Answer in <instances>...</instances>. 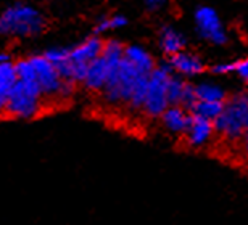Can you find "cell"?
Returning <instances> with one entry per match:
<instances>
[{
	"label": "cell",
	"mask_w": 248,
	"mask_h": 225,
	"mask_svg": "<svg viewBox=\"0 0 248 225\" xmlns=\"http://www.w3.org/2000/svg\"><path fill=\"white\" fill-rule=\"evenodd\" d=\"M46 18L31 5L15 3L8 7L0 16V32L3 36L32 37L44 32Z\"/></svg>",
	"instance_id": "6da1fadb"
},
{
	"label": "cell",
	"mask_w": 248,
	"mask_h": 225,
	"mask_svg": "<svg viewBox=\"0 0 248 225\" xmlns=\"http://www.w3.org/2000/svg\"><path fill=\"white\" fill-rule=\"evenodd\" d=\"M215 132L231 142L244 140L248 131V93H235L226 100L224 111L215 122Z\"/></svg>",
	"instance_id": "7a4b0ae2"
},
{
	"label": "cell",
	"mask_w": 248,
	"mask_h": 225,
	"mask_svg": "<svg viewBox=\"0 0 248 225\" xmlns=\"http://www.w3.org/2000/svg\"><path fill=\"white\" fill-rule=\"evenodd\" d=\"M44 103V97L37 81H19L8 95L7 103L2 106V114L15 119L36 118Z\"/></svg>",
	"instance_id": "3957f363"
},
{
	"label": "cell",
	"mask_w": 248,
	"mask_h": 225,
	"mask_svg": "<svg viewBox=\"0 0 248 225\" xmlns=\"http://www.w3.org/2000/svg\"><path fill=\"white\" fill-rule=\"evenodd\" d=\"M143 76H150V74L140 73L132 63H129L127 60L124 58L120 64V68H118L115 74L108 79L107 86L103 89V97L111 105H118V103L129 105L137 82L140 81Z\"/></svg>",
	"instance_id": "277c9868"
},
{
	"label": "cell",
	"mask_w": 248,
	"mask_h": 225,
	"mask_svg": "<svg viewBox=\"0 0 248 225\" xmlns=\"http://www.w3.org/2000/svg\"><path fill=\"white\" fill-rule=\"evenodd\" d=\"M174 76V69L171 68L170 61H165L153 69L148 81L147 100L143 105V113L150 118H161L163 113L170 108L168 103V86L171 77Z\"/></svg>",
	"instance_id": "5b68a950"
},
{
	"label": "cell",
	"mask_w": 248,
	"mask_h": 225,
	"mask_svg": "<svg viewBox=\"0 0 248 225\" xmlns=\"http://www.w3.org/2000/svg\"><path fill=\"white\" fill-rule=\"evenodd\" d=\"M29 60L36 69L37 84L41 87L44 100L66 98L73 93L74 84L63 81L55 64H52L44 55H34V57H29Z\"/></svg>",
	"instance_id": "8992f818"
},
{
	"label": "cell",
	"mask_w": 248,
	"mask_h": 225,
	"mask_svg": "<svg viewBox=\"0 0 248 225\" xmlns=\"http://www.w3.org/2000/svg\"><path fill=\"white\" fill-rule=\"evenodd\" d=\"M195 24L198 36L215 45H224L227 42L226 29L222 26L216 10L211 7H200L195 12Z\"/></svg>",
	"instance_id": "52a82bcc"
},
{
	"label": "cell",
	"mask_w": 248,
	"mask_h": 225,
	"mask_svg": "<svg viewBox=\"0 0 248 225\" xmlns=\"http://www.w3.org/2000/svg\"><path fill=\"white\" fill-rule=\"evenodd\" d=\"M103 48H105V42H103L98 36H93V37L86 39V41L76 45V47H71L69 58L76 63L91 64L95 61L97 58L102 57Z\"/></svg>",
	"instance_id": "ba28073f"
},
{
	"label": "cell",
	"mask_w": 248,
	"mask_h": 225,
	"mask_svg": "<svg viewBox=\"0 0 248 225\" xmlns=\"http://www.w3.org/2000/svg\"><path fill=\"white\" fill-rule=\"evenodd\" d=\"M213 134H216L215 124L205 118L193 116L192 114L190 127H188V131L186 132L187 143L190 145V147H193V148L205 147V145L210 142V138L213 137Z\"/></svg>",
	"instance_id": "9c48e42d"
},
{
	"label": "cell",
	"mask_w": 248,
	"mask_h": 225,
	"mask_svg": "<svg viewBox=\"0 0 248 225\" xmlns=\"http://www.w3.org/2000/svg\"><path fill=\"white\" fill-rule=\"evenodd\" d=\"M161 122L170 132L186 135L192 122V113H188L182 106H170L163 113Z\"/></svg>",
	"instance_id": "30bf717a"
},
{
	"label": "cell",
	"mask_w": 248,
	"mask_h": 225,
	"mask_svg": "<svg viewBox=\"0 0 248 225\" xmlns=\"http://www.w3.org/2000/svg\"><path fill=\"white\" fill-rule=\"evenodd\" d=\"M168 61L176 73H181L184 76H198L205 71V63L193 53L181 52L174 57H170Z\"/></svg>",
	"instance_id": "8fae6325"
},
{
	"label": "cell",
	"mask_w": 248,
	"mask_h": 225,
	"mask_svg": "<svg viewBox=\"0 0 248 225\" xmlns=\"http://www.w3.org/2000/svg\"><path fill=\"white\" fill-rule=\"evenodd\" d=\"M187 45V39L182 32L176 31L174 28L171 26H165L160 31V47L163 50V53L166 55L168 58L174 57V55L184 52Z\"/></svg>",
	"instance_id": "7c38bea8"
},
{
	"label": "cell",
	"mask_w": 248,
	"mask_h": 225,
	"mask_svg": "<svg viewBox=\"0 0 248 225\" xmlns=\"http://www.w3.org/2000/svg\"><path fill=\"white\" fill-rule=\"evenodd\" d=\"M124 58H126L129 63H132L134 66L143 74H152L153 69L156 68L152 55L148 53L145 48L139 47V45H129V47L124 48Z\"/></svg>",
	"instance_id": "4fadbf2b"
},
{
	"label": "cell",
	"mask_w": 248,
	"mask_h": 225,
	"mask_svg": "<svg viewBox=\"0 0 248 225\" xmlns=\"http://www.w3.org/2000/svg\"><path fill=\"white\" fill-rule=\"evenodd\" d=\"M18 82V74L15 61L0 63V106H3L8 100L10 92Z\"/></svg>",
	"instance_id": "5bb4252c"
},
{
	"label": "cell",
	"mask_w": 248,
	"mask_h": 225,
	"mask_svg": "<svg viewBox=\"0 0 248 225\" xmlns=\"http://www.w3.org/2000/svg\"><path fill=\"white\" fill-rule=\"evenodd\" d=\"M197 98L198 102H219L224 103L227 100V95L224 92V89L217 84L213 82H200L195 86Z\"/></svg>",
	"instance_id": "9a60e30c"
},
{
	"label": "cell",
	"mask_w": 248,
	"mask_h": 225,
	"mask_svg": "<svg viewBox=\"0 0 248 225\" xmlns=\"http://www.w3.org/2000/svg\"><path fill=\"white\" fill-rule=\"evenodd\" d=\"M224 103H219V102H197L195 106L192 108V114L193 116H200V118H205L208 121L215 122L217 118L221 116L222 111H224Z\"/></svg>",
	"instance_id": "2e32d148"
},
{
	"label": "cell",
	"mask_w": 248,
	"mask_h": 225,
	"mask_svg": "<svg viewBox=\"0 0 248 225\" xmlns=\"http://www.w3.org/2000/svg\"><path fill=\"white\" fill-rule=\"evenodd\" d=\"M148 81H150V76H143L140 81L137 82L131 102H129V105H127V106L131 109H134V111H139V109H142L143 111V105H145L147 92H148Z\"/></svg>",
	"instance_id": "e0dca14e"
},
{
	"label": "cell",
	"mask_w": 248,
	"mask_h": 225,
	"mask_svg": "<svg viewBox=\"0 0 248 225\" xmlns=\"http://www.w3.org/2000/svg\"><path fill=\"white\" fill-rule=\"evenodd\" d=\"M186 86H187V82L182 81L181 77H176V76L171 77L170 86H168V103H170V106H181Z\"/></svg>",
	"instance_id": "ac0fdd59"
},
{
	"label": "cell",
	"mask_w": 248,
	"mask_h": 225,
	"mask_svg": "<svg viewBox=\"0 0 248 225\" xmlns=\"http://www.w3.org/2000/svg\"><path fill=\"white\" fill-rule=\"evenodd\" d=\"M127 24V18L123 16V15H115L111 18H105L102 19L100 23L97 24L95 28V34H102L107 31H111V29H121Z\"/></svg>",
	"instance_id": "d6986e66"
},
{
	"label": "cell",
	"mask_w": 248,
	"mask_h": 225,
	"mask_svg": "<svg viewBox=\"0 0 248 225\" xmlns=\"http://www.w3.org/2000/svg\"><path fill=\"white\" fill-rule=\"evenodd\" d=\"M69 53H71V48H66V47H57V48H48L46 53H44V57H46L48 61L52 64H62L64 61H68L69 60Z\"/></svg>",
	"instance_id": "ffe728a7"
},
{
	"label": "cell",
	"mask_w": 248,
	"mask_h": 225,
	"mask_svg": "<svg viewBox=\"0 0 248 225\" xmlns=\"http://www.w3.org/2000/svg\"><path fill=\"white\" fill-rule=\"evenodd\" d=\"M235 68H237V61H234V63H221V64H215V66H211L210 71L213 74H221V76H224V74L235 73Z\"/></svg>",
	"instance_id": "44dd1931"
},
{
	"label": "cell",
	"mask_w": 248,
	"mask_h": 225,
	"mask_svg": "<svg viewBox=\"0 0 248 225\" xmlns=\"http://www.w3.org/2000/svg\"><path fill=\"white\" fill-rule=\"evenodd\" d=\"M235 74H237V76H239L245 84H248V58L240 60V61H237Z\"/></svg>",
	"instance_id": "7402d4cb"
},
{
	"label": "cell",
	"mask_w": 248,
	"mask_h": 225,
	"mask_svg": "<svg viewBox=\"0 0 248 225\" xmlns=\"http://www.w3.org/2000/svg\"><path fill=\"white\" fill-rule=\"evenodd\" d=\"M168 2H170V0H143V3H145L150 10L161 8L163 5H166Z\"/></svg>",
	"instance_id": "603a6c76"
},
{
	"label": "cell",
	"mask_w": 248,
	"mask_h": 225,
	"mask_svg": "<svg viewBox=\"0 0 248 225\" xmlns=\"http://www.w3.org/2000/svg\"><path fill=\"white\" fill-rule=\"evenodd\" d=\"M244 151H245V156H247V159H248V131H247V134H245V137H244Z\"/></svg>",
	"instance_id": "cb8c5ba5"
},
{
	"label": "cell",
	"mask_w": 248,
	"mask_h": 225,
	"mask_svg": "<svg viewBox=\"0 0 248 225\" xmlns=\"http://www.w3.org/2000/svg\"><path fill=\"white\" fill-rule=\"evenodd\" d=\"M5 61H13L8 53H2V57H0V63H5Z\"/></svg>",
	"instance_id": "d4e9b609"
}]
</instances>
